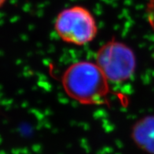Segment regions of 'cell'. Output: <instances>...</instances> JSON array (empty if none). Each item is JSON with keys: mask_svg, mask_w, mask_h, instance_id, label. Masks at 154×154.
Returning <instances> with one entry per match:
<instances>
[{"mask_svg": "<svg viewBox=\"0 0 154 154\" xmlns=\"http://www.w3.org/2000/svg\"><path fill=\"white\" fill-rule=\"evenodd\" d=\"M54 29L64 42L79 46L90 43L98 34L95 18L90 10L81 6L61 10L55 20Z\"/></svg>", "mask_w": 154, "mask_h": 154, "instance_id": "2", "label": "cell"}, {"mask_svg": "<svg viewBox=\"0 0 154 154\" xmlns=\"http://www.w3.org/2000/svg\"><path fill=\"white\" fill-rule=\"evenodd\" d=\"M109 82L96 63L86 60L71 64L61 77L65 93L84 105L107 103Z\"/></svg>", "mask_w": 154, "mask_h": 154, "instance_id": "1", "label": "cell"}, {"mask_svg": "<svg viewBox=\"0 0 154 154\" xmlns=\"http://www.w3.org/2000/svg\"><path fill=\"white\" fill-rule=\"evenodd\" d=\"M146 14L149 23L154 30V0H149L148 2Z\"/></svg>", "mask_w": 154, "mask_h": 154, "instance_id": "5", "label": "cell"}, {"mask_svg": "<svg viewBox=\"0 0 154 154\" xmlns=\"http://www.w3.org/2000/svg\"><path fill=\"white\" fill-rule=\"evenodd\" d=\"M96 64L109 82L123 83L135 74L136 57L128 45L113 38L99 48Z\"/></svg>", "mask_w": 154, "mask_h": 154, "instance_id": "3", "label": "cell"}, {"mask_svg": "<svg viewBox=\"0 0 154 154\" xmlns=\"http://www.w3.org/2000/svg\"><path fill=\"white\" fill-rule=\"evenodd\" d=\"M6 0H0V7L3 5L4 3H5V2H6Z\"/></svg>", "mask_w": 154, "mask_h": 154, "instance_id": "6", "label": "cell"}, {"mask_svg": "<svg viewBox=\"0 0 154 154\" xmlns=\"http://www.w3.org/2000/svg\"><path fill=\"white\" fill-rule=\"evenodd\" d=\"M131 138L137 146L149 154H154V115L137 121L131 129Z\"/></svg>", "mask_w": 154, "mask_h": 154, "instance_id": "4", "label": "cell"}]
</instances>
